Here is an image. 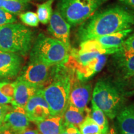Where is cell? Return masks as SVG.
<instances>
[{"mask_svg":"<svg viewBox=\"0 0 134 134\" xmlns=\"http://www.w3.org/2000/svg\"><path fill=\"white\" fill-rule=\"evenodd\" d=\"M134 26V13L120 6L97 11L80 24L76 38L80 42L111 34Z\"/></svg>","mask_w":134,"mask_h":134,"instance_id":"cell-1","label":"cell"},{"mask_svg":"<svg viewBox=\"0 0 134 134\" xmlns=\"http://www.w3.org/2000/svg\"><path fill=\"white\" fill-rule=\"evenodd\" d=\"M74 70L66 65L55 66L49 83L42 89L51 115L63 116L69 103V94Z\"/></svg>","mask_w":134,"mask_h":134,"instance_id":"cell-2","label":"cell"},{"mask_svg":"<svg viewBox=\"0 0 134 134\" xmlns=\"http://www.w3.org/2000/svg\"><path fill=\"white\" fill-rule=\"evenodd\" d=\"M35 32L21 23L0 27V50L25 57L31 51Z\"/></svg>","mask_w":134,"mask_h":134,"instance_id":"cell-3","label":"cell"},{"mask_svg":"<svg viewBox=\"0 0 134 134\" xmlns=\"http://www.w3.org/2000/svg\"><path fill=\"white\" fill-rule=\"evenodd\" d=\"M70 50L55 38L39 34L30 51L29 59L41 62L49 66L65 65L68 62Z\"/></svg>","mask_w":134,"mask_h":134,"instance_id":"cell-4","label":"cell"},{"mask_svg":"<svg viewBox=\"0 0 134 134\" xmlns=\"http://www.w3.org/2000/svg\"><path fill=\"white\" fill-rule=\"evenodd\" d=\"M92 100L109 118L113 119L122 108L125 94L117 82L101 79L94 88Z\"/></svg>","mask_w":134,"mask_h":134,"instance_id":"cell-5","label":"cell"},{"mask_svg":"<svg viewBox=\"0 0 134 134\" xmlns=\"http://www.w3.org/2000/svg\"><path fill=\"white\" fill-rule=\"evenodd\" d=\"M109 0H59L57 10L70 26L81 24Z\"/></svg>","mask_w":134,"mask_h":134,"instance_id":"cell-6","label":"cell"},{"mask_svg":"<svg viewBox=\"0 0 134 134\" xmlns=\"http://www.w3.org/2000/svg\"><path fill=\"white\" fill-rule=\"evenodd\" d=\"M55 66H49L41 62L29 59L23 67L17 80L43 88L49 83L52 77Z\"/></svg>","mask_w":134,"mask_h":134,"instance_id":"cell-7","label":"cell"},{"mask_svg":"<svg viewBox=\"0 0 134 134\" xmlns=\"http://www.w3.org/2000/svg\"><path fill=\"white\" fill-rule=\"evenodd\" d=\"M92 94V85L78 79L75 72L72 76L69 94V103L82 111L87 112Z\"/></svg>","mask_w":134,"mask_h":134,"instance_id":"cell-8","label":"cell"},{"mask_svg":"<svg viewBox=\"0 0 134 134\" xmlns=\"http://www.w3.org/2000/svg\"><path fill=\"white\" fill-rule=\"evenodd\" d=\"M112 64L118 77L117 81L129 79L134 75V53L122 47L113 54Z\"/></svg>","mask_w":134,"mask_h":134,"instance_id":"cell-9","label":"cell"},{"mask_svg":"<svg viewBox=\"0 0 134 134\" xmlns=\"http://www.w3.org/2000/svg\"><path fill=\"white\" fill-rule=\"evenodd\" d=\"M42 89L30 99L25 106L30 121L35 123L46 119L51 115L49 107L43 96Z\"/></svg>","mask_w":134,"mask_h":134,"instance_id":"cell-10","label":"cell"},{"mask_svg":"<svg viewBox=\"0 0 134 134\" xmlns=\"http://www.w3.org/2000/svg\"><path fill=\"white\" fill-rule=\"evenodd\" d=\"M23 64V58L21 55L0 50V78L11 79L18 76Z\"/></svg>","mask_w":134,"mask_h":134,"instance_id":"cell-11","label":"cell"},{"mask_svg":"<svg viewBox=\"0 0 134 134\" xmlns=\"http://www.w3.org/2000/svg\"><path fill=\"white\" fill-rule=\"evenodd\" d=\"M70 25L64 19L57 10L53 13L48 23V31L53 37L62 42L71 50L70 46Z\"/></svg>","mask_w":134,"mask_h":134,"instance_id":"cell-12","label":"cell"},{"mask_svg":"<svg viewBox=\"0 0 134 134\" xmlns=\"http://www.w3.org/2000/svg\"><path fill=\"white\" fill-rule=\"evenodd\" d=\"M30 120L24 107L13 106L6 114L3 124L7 125L17 134H21L29 126Z\"/></svg>","mask_w":134,"mask_h":134,"instance_id":"cell-13","label":"cell"},{"mask_svg":"<svg viewBox=\"0 0 134 134\" xmlns=\"http://www.w3.org/2000/svg\"><path fill=\"white\" fill-rule=\"evenodd\" d=\"M133 31L132 28L123 30L111 34L105 35L94 38L109 52V54H114L119 51L127 37Z\"/></svg>","mask_w":134,"mask_h":134,"instance_id":"cell-14","label":"cell"},{"mask_svg":"<svg viewBox=\"0 0 134 134\" xmlns=\"http://www.w3.org/2000/svg\"><path fill=\"white\" fill-rule=\"evenodd\" d=\"M14 96L11 105L25 108L26 104L34 95L41 90V88L27 82L16 80Z\"/></svg>","mask_w":134,"mask_h":134,"instance_id":"cell-15","label":"cell"},{"mask_svg":"<svg viewBox=\"0 0 134 134\" xmlns=\"http://www.w3.org/2000/svg\"><path fill=\"white\" fill-rule=\"evenodd\" d=\"M106 61V55H99L85 66L75 71V75L78 79L81 81H87L96 73L101 71Z\"/></svg>","mask_w":134,"mask_h":134,"instance_id":"cell-16","label":"cell"},{"mask_svg":"<svg viewBox=\"0 0 134 134\" xmlns=\"http://www.w3.org/2000/svg\"><path fill=\"white\" fill-rule=\"evenodd\" d=\"M116 117L119 131L134 134V105L122 108Z\"/></svg>","mask_w":134,"mask_h":134,"instance_id":"cell-17","label":"cell"},{"mask_svg":"<svg viewBox=\"0 0 134 134\" xmlns=\"http://www.w3.org/2000/svg\"><path fill=\"white\" fill-rule=\"evenodd\" d=\"M41 134H60L64 125L63 116L50 115L36 123Z\"/></svg>","mask_w":134,"mask_h":134,"instance_id":"cell-18","label":"cell"},{"mask_svg":"<svg viewBox=\"0 0 134 134\" xmlns=\"http://www.w3.org/2000/svg\"><path fill=\"white\" fill-rule=\"evenodd\" d=\"M85 113L87 114H90L91 111L89 110L87 112L82 111L71 103H68L66 109L63 114L64 122L68 124L73 125L78 128L80 125L84 121L85 117H86L85 115Z\"/></svg>","mask_w":134,"mask_h":134,"instance_id":"cell-19","label":"cell"},{"mask_svg":"<svg viewBox=\"0 0 134 134\" xmlns=\"http://www.w3.org/2000/svg\"><path fill=\"white\" fill-rule=\"evenodd\" d=\"M31 0H2V8L13 14H21L29 7Z\"/></svg>","mask_w":134,"mask_h":134,"instance_id":"cell-20","label":"cell"},{"mask_svg":"<svg viewBox=\"0 0 134 134\" xmlns=\"http://www.w3.org/2000/svg\"><path fill=\"white\" fill-rule=\"evenodd\" d=\"M91 114L90 116L99 125L102 134H104L109 130V123L106 115L91 99Z\"/></svg>","mask_w":134,"mask_h":134,"instance_id":"cell-21","label":"cell"},{"mask_svg":"<svg viewBox=\"0 0 134 134\" xmlns=\"http://www.w3.org/2000/svg\"><path fill=\"white\" fill-rule=\"evenodd\" d=\"M54 0H46L38 4L37 9V15L39 22L43 24H47L52 16V4Z\"/></svg>","mask_w":134,"mask_h":134,"instance_id":"cell-22","label":"cell"},{"mask_svg":"<svg viewBox=\"0 0 134 134\" xmlns=\"http://www.w3.org/2000/svg\"><path fill=\"white\" fill-rule=\"evenodd\" d=\"M78 129L81 134H102L99 125L89 115L85 117Z\"/></svg>","mask_w":134,"mask_h":134,"instance_id":"cell-23","label":"cell"},{"mask_svg":"<svg viewBox=\"0 0 134 134\" xmlns=\"http://www.w3.org/2000/svg\"><path fill=\"white\" fill-rule=\"evenodd\" d=\"M19 18L23 24L31 27H37L38 26V21L37 15L36 13L32 11L22 13L19 14Z\"/></svg>","mask_w":134,"mask_h":134,"instance_id":"cell-24","label":"cell"},{"mask_svg":"<svg viewBox=\"0 0 134 134\" xmlns=\"http://www.w3.org/2000/svg\"><path fill=\"white\" fill-rule=\"evenodd\" d=\"M17 22V17L15 14L8 12L3 8H0V27L13 24Z\"/></svg>","mask_w":134,"mask_h":134,"instance_id":"cell-25","label":"cell"},{"mask_svg":"<svg viewBox=\"0 0 134 134\" xmlns=\"http://www.w3.org/2000/svg\"><path fill=\"white\" fill-rule=\"evenodd\" d=\"M15 86H16L15 81H0V91L5 96L13 99L14 94Z\"/></svg>","mask_w":134,"mask_h":134,"instance_id":"cell-26","label":"cell"},{"mask_svg":"<svg viewBox=\"0 0 134 134\" xmlns=\"http://www.w3.org/2000/svg\"><path fill=\"white\" fill-rule=\"evenodd\" d=\"M117 82L121 86L125 94H128L131 91L134 92V75L126 80Z\"/></svg>","mask_w":134,"mask_h":134,"instance_id":"cell-27","label":"cell"},{"mask_svg":"<svg viewBox=\"0 0 134 134\" xmlns=\"http://www.w3.org/2000/svg\"><path fill=\"white\" fill-rule=\"evenodd\" d=\"M60 134H81L78 128L73 125L68 124L64 122L63 129Z\"/></svg>","mask_w":134,"mask_h":134,"instance_id":"cell-28","label":"cell"},{"mask_svg":"<svg viewBox=\"0 0 134 134\" xmlns=\"http://www.w3.org/2000/svg\"><path fill=\"white\" fill-rule=\"evenodd\" d=\"M122 47L128 51L134 53V32L132 34L125 40L123 43Z\"/></svg>","mask_w":134,"mask_h":134,"instance_id":"cell-29","label":"cell"},{"mask_svg":"<svg viewBox=\"0 0 134 134\" xmlns=\"http://www.w3.org/2000/svg\"><path fill=\"white\" fill-rule=\"evenodd\" d=\"M13 108V105H0V126L3 124L4 117L6 114Z\"/></svg>","mask_w":134,"mask_h":134,"instance_id":"cell-30","label":"cell"},{"mask_svg":"<svg viewBox=\"0 0 134 134\" xmlns=\"http://www.w3.org/2000/svg\"><path fill=\"white\" fill-rule=\"evenodd\" d=\"M13 99L5 96L0 91V105H9L12 103Z\"/></svg>","mask_w":134,"mask_h":134,"instance_id":"cell-31","label":"cell"},{"mask_svg":"<svg viewBox=\"0 0 134 134\" xmlns=\"http://www.w3.org/2000/svg\"><path fill=\"white\" fill-rule=\"evenodd\" d=\"M0 134H17L7 125L3 124L0 126Z\"/></svg>","mask_w":134,"mask_h":134,"instance_id":"cell-32","label":"cell"},{"mask_svg":"<svg viewBox=\"0 0 134 134\" xmlns=\"http://www.w3.org/2000/svg\"><path fill=\"white\" fill-rule=\"evenodd\" d=\"M118 1L134 11V0H118Z\"/></svg>","mask_w":134,"mask_h":134,"instance_id":"cell-33","label":"cell"},{"mask_svg":"<svg viewBox=\"0 0 134 134\" xmlns=\"http://www.w3.org/2000/svg\"><path fill=\"white\" fill-rule=\"evenodd\" d=\"M21 134H40V132L37 129H32L27 128Z\"/></svg>","mask_w":134,"mask_h":134,"instance_id":"cell-34","label":"cell"},{"mask_svg":"<svg viewBox=\"0 0 134 134\" xmlns=\"http://www.w3.org/2000/svg\"><path fill=\"white\" fill-rule=\"evenodd\" d=\"M104 134H117V133L116 131H115V129L113 128V127H110V129L109 128L108 131Z\"/></svg>","mask_w":134,"mask_h":134,"instance_id":"cell-35","label":"cell"},{"mask_svg":"<svg viewBox=\"0 0 134 134\" xmlns=\"http://www.w3.org/2000/svg\"><path fill=\"white\" fill-rule=\"evenodd\" d=\"M118 134H132V133H124V132H120V131H119V132Z\"/></svg>","mask_w":134,"mask_h":134,"instance_id":"cell-36","label":"cell"},{"mask_svg":"<svg viewBox=\"0 0 134 134\" xmlns=\"http://www.w3.org/2000/svg\"><path fill=\"white\" fill-rule=\"evenodd\" d=\"M36 1H44V0H36Z\"/></svg>","mask_w":134,"mask_h":134,"instance_id":"cell-37","label":"cell"}]
</instances>
